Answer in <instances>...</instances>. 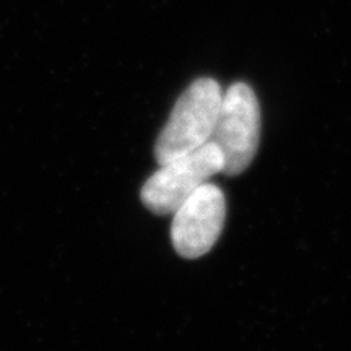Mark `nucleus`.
<instances>
[{
  "instance_id": "nucleus-1",
  "label": "nucleus",
  "mask_w": 351,
  "mask_h": 351,
  "mask_svg": "<svg viewBox=\"0 0 351 351\" xmlns=\"http://www.w3.org/2000/svg\"><path fill=\"white\" fill-rule=\"evenodd\" d=\"M213 78H199L176 101L173 112L155 145L158 165L179 158L210 142L223 101Z\"/></svg>"
},
{
  "instance_id": "nucleus-2",
  "label": "nucleus",
  "mask_w": 351,
  "mask_h": 351,
  "mask_svg": "<svg viewBox=\"0 0 351 351\" xmlns=\"http://www.w3.org/2000/svg\"><path fill=\"white\" fill-rule=\"evenodd\" d=\"M225 161L212 142L160 165L142 187V202L156 215H173L212 176L223 173Z\"/></svg>"
},
{
  "instance_id": "nucleus-3",
  "label": "nucleus",
  "mask_w": 351,
  "mask_h": 351,
  "mask_svg": "<svg viewBox=\"0 0 351 351\" xmlns=\"http://www.w3.org/2000/svg\"><path fill=\"white\" fill-rule=\"evenodd\" d=\"M261 138V108L252 88L234 83L223 93L210 142L221 152L228 176L241 174L252 163Z\"/></svg>"
},
{
  "instance_id": "nucleus-4",
  "label": "nucleus",
  "mask_w": 351,
  "mask_h": 351,
  "mask_svg": "<svg viewBox=\"0 0 351 351\" xmlns=\"http://www.w3.org/2000/svg\"><path fill=\"white\" fill-rule=\"evenodd\" d=\"M226 218L225 194L215 184L205 182L173 213L171 239L184 258L205 256L221 234Z\"/></svg>"
}]
</instances>
